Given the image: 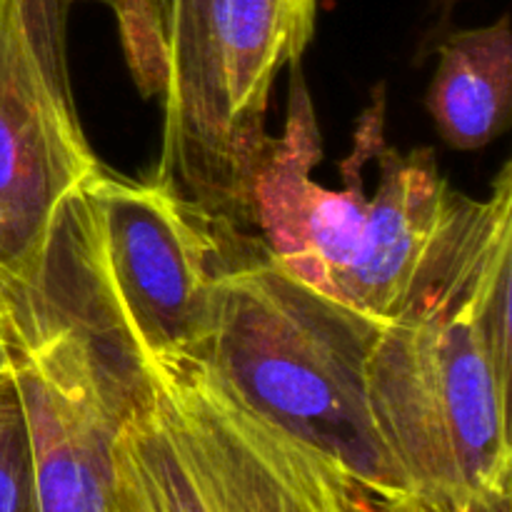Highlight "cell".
Returning <instances> with one entry per match:
<instances>
[{"instance_id": "6da1fadb", "label": "cell", "mask_w": 512, "mask_h": 512, "mask_svg": "<svg viewBox=\"0 0 512 512\" xmlns=\"http://www.w3.org/2000/svg\"><path fill=\"white\" fill-rule=\"evenodd\" d=\"M512 165L368 355L398 512H512Z\"/></svg>"}, {"instance_id": "7a4b0ae2", "label": "cell", "mask_w": 512, "mask_h": 512, "mask_svg": "<svg viewBox=\"0 0 512 512\" xmlns=\"http://www.w3.org/2000/svg\"><path fill=\"white\" fill-rule=\"evenodd\" d=\"M355 488L338 460L258 413L200 355L130 363L108 512H340Z\"/></svg>"}, {"instance_id": "3957f363", "label": "cell", "mask_w": 512, "mask_h": 512, "mask_svg": "<svg viewBox=\"0 0 512 512\" xmlns=\"http://www.w3.org/2000/svg\"><path fill=\"white\" fill-rule=\"evenodd\" d=\"M383 323L280 268L265 248L215 280L205 360L240 398L338 460L380 512L403 485L373 418L368 355Z\"/></svg>"}, {"instance_id": "277c9868", "label": "cell", "mask_w": 512, "mask_h": 512, "mask_svg": "<svg viewBox=\"0 0 512 512\" xmlns=\"http://www.w3.org/2000/svg\"><path fill=\"white\" fill-rule=\"evenodd\" d=\"M213 225L160 175L128 180L100 168L68 200L50 248L90 298L73 308L53 295L130 363L198 353L228 265Z\"/></svg>"}, {"instance_id": "5b68a950", "label": "cell", "mask_w": 512, "mask_h": 512, "mask_svg": "<svg viewBox=\"0 0 512 512\" xmlns=\"http://www.w3.org/2000/svg\"><path fill=\"white\" fill-rule=\"evenodd\" d=\"M318 0H213L198 60L165 103L158 175L215 220H250L255 178L273 140L270 90L315 33Z\"/></svg>"}, {"instance_id": "8992f818", "label": "cell", "mask_w": 512, "mask_h": 512, "mask_svg": "<svg viewBox=\"0 0 512 512\" xmlns=\"http://www.w3.org/2000/svg\"><path fill=\"white\" fill-rule=\"evenodd\" d=\"M65 13L0 0V288H45L60 215L100 170L70 95Z\"/></svg>"}, {"instance_id": "52a82bcc", "label": "cell", "mask_w": 512, "mask_h": 512, "mask_svg": "<svg viewBox=\"0 0 512 512\" xmlns=\"http://www.w3.org/2000/svg\"><path fill=\"white\" fill-rule=\"evenodd\" d=\"M383 103L365 113L355 150L345 163L343 190H330L310 178L320 158L318 128L305 85H295L290 118L280 140L270 143L250 198V220L265 238V253L310 288L338 300L340 285L353 265L368 215V195L360 163L375 133L383 130Z\"/></svg>"}, {"instance_id": "ba28073f", "label": "cell", "mask_w": 512, "mask_h": 512, "mask_svg": "<svg viewBox=\"0 0 512 512\" xmlns=\"http://www.w3.org/2000/svg\"><path fill=\"white\" fill-rule=\"evenodd\" d=\"M378 188L368 198L353 265L338 303L388 325L418 293L463 228L475 200L450 188L433 150L375 145Z\"/></svg>"}, {"instance_id": "9c48e42d", "label": "cell", "mask_w": 512, "mask_h": 512, "mask_svg": "<svg viewBox=\"0 0 512 512\" xmlns=\"http://www.w3.org/2000/svg\"><path fill=\"white\" fill-rule=\"evenodd\" d=\"M428 110L440 138L455 150L485 148L512 115L510 18L455 30L440 43Z\"/></svg>"}, {"instance_id": "30bf717a", "label": "cell", "mask_w": 512, "mask_h": 512, "mask_svg": "<svg viewBox=\"0 0 512 512\" xmlns=\"http://www.w3.org/2000/svg\"><path fill=\"white\" fill-rule=\"evenodd\" d=\"M80 0H63L65 8ZM115 13L135 83L148 95L165 90V45L155 0H95Z\"/></svg>"}, {"instance_id": "8fae6325", "label": "cell", "mask_w": 512, "mask_h": 512, "mask_svg": "<svg viewBox=\"0 0 512 512\" xmlns=\"http://www.w3.org/2000/svg\"><path fill=\"white\" fill-rule=\"evenodd\" d=\"M0 512H33V473L13 380L0 385Z\"/></svg>"}, {"instance_id": "7c38bea8", "label": "cell", "mask_w": 512, "mask_h": 512, "mask_svg": "<svg viewBox=\"0 0 512 512\" xmlns=\"http://www.w3.org/2000/svg\"><path fill=\"white\" fill-rule=\"evenodd\" d=\"M340 512H378V510H375L373 500H370L363 490L355 488L353 493H350V498L343 503Z\"/></svg>"}, {"instance_id": "4fadbf2b", "label": "cell", "mask_w": 512, "mask_h": 512, "mask_svg": "<svg viewBox=\"0 0 512 512\" xmlns=\"http://www.w3.org/2000/svg\"><path fill=\"white\" fill-rule=\"evenodd\" d=\"M13 378V358H10L8 343H5V335L0 330V385L10 383Z\"/></svg>"}]
</instances>
